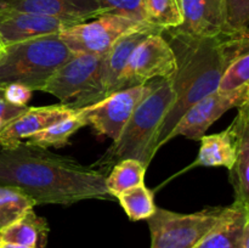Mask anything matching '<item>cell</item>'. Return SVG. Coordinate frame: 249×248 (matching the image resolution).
Returning a JSON list of instances; mask_svg holds the SVG:
<instances>
[{
  "instance_id": "obj_17",
  "label": "cell",
  "mask_w": 249,
  "mask_h": 248,
  "mask_svg": "<svg viewBox=\"0 0 249 248\" xmlns=\"http://www.w3.org/2000/svg\"><path fill=\"white\" fill-rule=\"evenodd\" d=\"M249 229V208L233 202L225 207L218 223L195 248H242Z\"/></svg>"
},
{
  "instance_id": "obj_29",
  "label": "cell",
  "mask_w": 249,
  "mask_h": 248,
  "mask_svg": "<svg viewBox=\"0 0 249 248\" xmlns=\"http://www.w3.org/2000/svg\"><path fill=\"white\" fill-rule=\"evenodd\" d=\"M27 107H17L10 104L6 100V97H5L4 88L0 87V129L4 125H6L15 117L21 114Z\"/></svg>"
},
{
  "instance_id": "obj_14",
  "label": "cell",
  "mask_w": 249,
  "mask_h": 248,
  "mask_svg": "<svg viewBox=\"0 0 249 248\" xmlns=\"http://www.w3.org/2000/svg\"><path fill=\"white\" fill-rule=\"evenodd\" d=\"M0 9L44 15L74 23L108 14L99 0H0Z\"/></svg>"
},
{
  "instance_id": "obj_25",
  "label": "cell",
  "mask_w": 249,
  "mask_h": 248,
  "mask_svg": "<svg viewBox=\"0 0 249 248\" xmlns=\"http://www.w3.org/2000/svg\"><path fill=\"white\" fill-rule=\"evenodd\" d=\"M249 0H223V28L220 34L249 36Z\"/></svg>"
},
{
  "instance_id": "obj_22",
  "label": "cell",
  "mask_w": 249,
  "mask_h": 248,
  "mask_svg": "<svg viewBox=\"0 0 249 248\" xmlns=\"http://www.w3.org/2000/svg\"><path fill=\"white\" fill-rule=\"evenodd\" d=\"M230 182L235 191V203L249 208V130L240 139L236 162L230 169Z\"/></svg>"
},
{
  "instance_id": "obj_11",
  "label": "cell",
  "mask_w": 249,
  "mask_h": 248,
  "mask_svg": "<svg viewBox=\"0 0 249 248\" xmlns=\"http://www.w3.org/2000/svg\"><path fill=\"white\" fill-rule=\"evenodd\" d=\"M231 125L225 130L201 138V147L195 165L225 167L229 170L235 164L240 139L249 130V101L241 105Z\"/></svg>"
},
{
  "instance_id": "obj_16",
  "label": "cell",
  "mask_w": 249,
  "mask_h": 248,
  "mask_svg": "<svg viewBox=\"0 0 249 248\" xmlns=\"http://www.w3.org/2000/svg\"><path fill=\"white\" fill-rule=\"evenodd\" d=\"M182 10L181 26L168 32L198 39L214 38L221 33L223 0H182Z\"/></svg>"
},
{
  "instance_id": "obj_24",
  "label": "cell",
  "mask_w": 249,
  "mask_h": 248,
  "mask_svg": "<svg viewBox=\"0 0 249 248\" xmlns=\"http://www.w3.org/2000/svg\"><path fill=\"white\" fill-rule=\"evenodd\" d=\"M34 206L33 199L22 191L0 185V230L21 218Z\"/></svg>"
},
{
  "instance_id": "obj_6",
  "label": "cell",
  "mask_w": 249,
  "mask_h": 248,
  "mask_svg": "<svg viewBox=\"0 0 249 248\" xmlns=\"http://www.w3.org/2000/svg\"><path fill=\"white\" fill-rule=\"evenodd\" d=\"M225 207H208L195 213H177L156 208L147 219L150 248H195L215 226Z\"/></svg>"
},
{
  "instance_id": "obj_15",
  "label": "cell",
  "mask_w": 249,
  "mask_h": 248,
  "mask_svg": "<svg viewBox=\"0 0 249 248\" xmlns=\"http://www.w3.org/2000/svg\"><path fill=\"white\" fill-rule=\"evenodd\" d=\"M153 32H160L152 26H143L122 35L105 55H102L101 79L102 96L107 97L118 91L121 75L134 49ZM102 99V100H104Z\"/></svg>"
},
{
  "instance_id": "obj_4",
  "label": "cell",
  "mask_w": 249,
  "mask_h": 248,
  "mask_svg": "<svg viewBox=\"0 0 249 248\" xmlns=\"http://www.w3.org/2000/svg\"><path fill=\"white\" fill-rule=\"evenodd\" d=\"M72 56L58 34L7 45L0 57V87L19 84L40 91L53 73Z\"/></svg>"
},
{
  "instance_id": "obj_7",
  "label": "cell",
  "mask_w": 249,
  "mask_h": 248,
  "mask_svg": "<svg viewBox=\"0 0 249 248\" xmlns=\"http://www.w3.org/2000/svg\"><path fill=\"white\" fill-rule=\"evenodd\" d=\"M143 26L150 24L122 15L104 14L65 29L58 36L73 55L90 53L102 56L122 35Z\"/></svg>"
},
{
  "instance_id": "obj_20",
  "label": "cell",
  "mask_w": 249,
  "mask_h": 248,
  "mask_svg": "<svg viewBox=\"0 0 249 248\" xmlns=\"http://www.w3.org/2000/svg\"><path fill=\"white\" fill-rule=\"evenodd\" d=\"M146 23L158 31H172L184 21L182 0H142Z\"/></svg>"
},
{
  "instance_id": "obj_18",
  "label": "cell",
  "mask_w": 249,
  "mask_h": 248,
  "mask_svg": "<svg viewBox=\"0 0 249 248\" xmlns=\"http://www.w3.org/2000/svg\"><path fill=\"white\" fill-rule=\"evenodd\" d=\"M49 231L48 221L31 209L16 221L0 230V242L27 248H45Z\"/></svg>"
},
{
  "instance_id": "obj_31",
  "label": "cell",
  "mask_w": 249,
  "mask_h": 248,
  "mask_svg": "<svg viewBox=\"0 0 249 248\" xmlns=\"http://www.w3.org/2000/svg\"><path fill=\"white\" fill-rule=\"evenodd\" d=\"M5 49H6V45L4 44V41H2L1 36H0V57L2 56V53H5Z\"/></svg>"
},
{
  "instance_id": "obj_12",
  "label": "cell",
  "mask_w": 249,
  "mask_h": 248,
  "mask_svg": "<svg viewBox=\"0 0 249 248\" xmlns=\"http://www.w3.org/2000/svg\"><path fill=\"white\" fill-rule=\"evenodd\" d=\"M74 22L17 10L0 9V36L5 45L46 35H57Z\"/></svg>"
},
{
  "instance_id": "obj_5",
  "label": "cell",
  "mask_w": 249,
  "mask_h": 248,
  "mask_svg": "<svg viewBox=\"0 0 249 248\" xmlns=\"http://www.w3.org/2000/svg\"><path fill=\"white\" fill-rule=\"evenodd\" d=\"M101 62L102 56L75 53L53 73L40 91L53 95L72 109L91 106L104 99Z\"/></svg>"
},
{
  "instance_id": "obj_13",
  "label": "cell",
  "mask_w": 249,
  "mask_h": 248,
  "mask_svg": "<svg viewBox=\"0 0 249 248\" xmlns=\"http://www.w3.org/2000/svg\"><path fill=\"white\" fill-rule=\"evenodd\" d=\"M77 109L65 105H50L41 107H27L21 114L15 117L0 129L1 148H12L48 126L72 116Z\"/></svg>"
},
{
  "instance_id": "obj_27",
  "label": "cell",
  "mask_w": 249,
  "mask_h": 248,
  "mask_svg": "<svg viewBox=\"0 0 249 248\" xmlns=\"http://www.w3.org/2000/svg\"><path fill=\"white\" fill-rule=\"evenodd\" d=\"M99 1L108 11V14L122 15L146 23L142 0H99Z\"/></svg>"
},
{
  "instance_id": "obj_9",
  "label": "cell",
  "mask_w": 249,
  "mask_h": 248,
  "mask_svg": "<svg viewBox=\"0 0 249 248\" xmlns=\"http://www.w3.org/2000/svg\"><path fill=\"white\" fill-rule=\"evenodd\" d=\"M151 89V80L146 84L126 88L113 92L101 101L78 111L101 135L116 141L141 100Z\"/></svg>"
},
{
  "instance_id": "obj_19",
  "label": "cell",
  "mask_w": 249,
  "mask_h": 248,
  "mask_svg": "<svg viewBox=\"0 0 249 248\" xmlns=\"http://www.w3.org/2000/svg\"><path fill=\"white\" fill-rule=\"evenodd\" d=\"M85 125H88L87 119L77 109L72 116L67 117L62 121L48 126L44 130L34 134L31 138L26 139L24 142L43 148L63 147L68 143L71 136Z\"/></svg>"
},
{
  "instance_id": "obj_3",
  "label": "cell",
  "mask_w": 249,
  "mask_h": 248,
  "mask_svg": "<svg viewBox=\"0 0 249 248\" xmlns=\"http://www.w3.org/2000/svg\"><path fill=\"white\" fill-rule=\"evenodd\" d=\"M174 101L172 78L151 80L150 91L134 109L118 139L91 167L106 174L119 160L130 158L147 168L158 151V131Z\"/></svg>"
},
{
  "instance_id": "obj_30",
  "label": "cell",
  "mask_w": 249,
  "mask_h": 248,
  "mask_svg": "<svg viewBox=\"0 0 249 248\" xmlns=\"http://www.w3.org/2000/svg\"><path fill=\"white\" fill-rule=\"evenodd\" d=\"M0 248H27V247H22V246L12 245V243H5V242H0Z\"/></svg>"
},
{
  "instance_id": "obj_23",
  "label": "cell",
  "mask_w": 249,
  "mask_h": 248,
  "mask_svg": "<svg viewBox=\"0 0 249 248\" xmlns=\"http://www.w3.org/2000/svg\"><path fill=\"white\" fill-rule=\"evenodd\" d=\"M118 198L122 208L125 211L126 215L133 221L147 220L156 211L155 199L151 190H148L145 185L131 187L125 190L116 197Z\"/></svg>"
},
{
  "instance_id": "obj_21",
  "label": "cell",
  "mask_w": 249,
  "mask_h": 248,
  "mask_svg": "<svg viewBox=\"0 0 249 248\" xmlns=\"http://www.w3.org/2000/svg\"><path fill=\"white\" fill-rule=\"evenodd\" d=\"M147 168L136 159H123L112 167L106 177V186L112 197H117L125 190L143 184Z\"/></svg>"
},
{
  "instance_id": "obj_2",
  "label": "cell",
  "mask_w": 249,
  "mask_h": 248,
  "mask_svg": "<svg viewBox=\"0 0 249 248\" xmlns=\"http://www.w3.org/2000/svg\"><path fill=\"white\" fill-rule=\"evenodd\" d=\"M162 33L167 34L168 38H164L174 50L178 70L172 78L175 101L158 131L157 150L168 142V136L182 114L215 91L225 68L237 57L249 53V36L219 34L198 39L168 31Z\"/></svg>"
},
{
  "instance_id": "obj_10",
  "label": "cell",
  "mask_w": 249,
  "mask_h": 248,
  "mask_svg": "<svg viewBox=\"0 0 249 248\" xmlns=\"http://www.w3.org/2000/svg\"><path fill=\"white\" fill-rule=\"evenodd\" d=\"M249 101V84L243 85L231 92L213 91L192 105L184 114L172 133L168 136V141L177 136H185L192 140H201L206 131L218 121L224 113L231 108L240 107Z\"/></svg>"
},
{
  "instance_id": "obj_8",
  "label": "cell",
  "mask_w": 249,
  "mask_h": 248,
  "mask_svg": "<svg viewBox=\"0 0 249 248\" xmlns=\"http://www.w3.org/2000/svg\"><path fill=\"white\" fill-rule=\"evenodd\" d=\"M177 70V56L173 48L162 32H153L131 53L121 75L118 91L157 78L169 79L174 77Z\"/></svg>"
},
{
  "instance_id": "obj_26",
  "label": "cell",
  "mask_w": 249,
  "mask_h": 248,
  "mask_svg": "<svg viewBox=\"0 0 249 248\" xmlns=\"http://www.w3.org/2000/svg\"><path fill=\"white\" fill-rule=\"evenodd\" d=\"M249 80V53L240 56L230 63L221 74L216 91L231 92L243 85L248 84Z\"/></svg>"
},
{
  "instance_id": "obj_28",
  "label": "cell",
  "mask_w": 249,
  "mask_h": 248,
  "mask_svg": "<svg viewBox=\"0 0 249 248\" xmlns=\"http://www.w3.org/2000/svg\"><path fill=\"white\" fill-rule=\"evenodd\" d=\"M4 94L7 101L17 107H27L32 97V90L19 84H10L4 88Z\"/></svg>"
},
{
  "instance_id": "obj_1",
  "label": "cell",
  "mask_w": 249,
  "mask_h": 248,
  "mask_svg": "<svg viewBox=\"0 0 249 248\" xmlns=\"http://www.w3.org/2000/svg\"><path fill=\"white\" fill-rule=\"evenodd\" d=\"M106 177L91 165L24 141L16 147L0 148V185L19 190L36 206L111 199Z\"/></svg>"
}]
</instances>
